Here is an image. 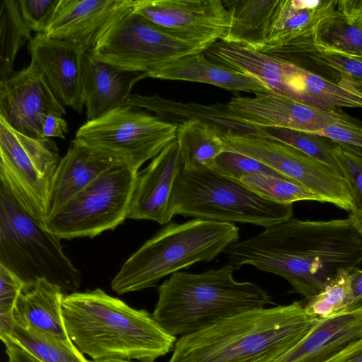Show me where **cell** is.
<instances>
[{
    "label": "cell",
    "mask_w": 362,
    "mask_h": 362,
    "mask_svg": "<svg viewBox=\"0 0 362 362\" xmlns=\"http://www.w3.org/2000/svg\"><path fill=\"white\" fill-rule=\"evenodd\" d=\"M233 270L244 265L285 279L306 299L322 291L341 270L360 268L362 238L347 218H291L230 246Z\"/></svg>",
    "instance_id": "6da1fadb"
},
{
    "label": "cell",
    "mask_w": 362,
    "mask_h": 362,
    "mask_svg": "<svg viewBox=\"0 0 362 362\" xmlns=\"http://www.w3.org/2000/svg\"><path fill=\"white\" fill-rule=\"evenodd\" d=\"M319 320L301 301L248 310L180 337L168 362H270Z\"/></svg>",
    "instance_id": "7a4b0ae2"
},
{
    "label": "cell",
    "mask_w": 362,
    "mask_h": 362,
    "mask_svg": "<svg viewBox=\"0 0 362 362\" xmlns=\"http://www.w3.org/2000/svg\"><path fill=\"white\" fill-rule=\"evenodd\" d=\"M62 315L71 341L94 361L153 362L177 341L146 310L133 308L100 288L64 295Z\"/></svg>",
    "instance_id": "3957f363"
},
{
    "label": "cell",
    "mask_w": 362,
    "mask_h": 362,
    "mask_svg": "<svg viewBox=\"0 0 362 362\" xmlns=\"http://www.w3.org/2000/svg\"><path fill=\"white\" fill-rule=\"evenodd\" d=\"M228 264L192 274L177 272L158 287L152 313L170 335L182 337L221 320L274 303L260 286L238 281Z\"/></svg>",
    "instance_id": "277c9868"
},
{
    "label": "cell",
    "mask_w": 362,
    "mask_h": 362,
    "mask_svg": "<svg viewBox=\"0 0 362 362\" xmlns=\"http://www.w3.org/2000/svg\"><path fill=\"white\" fill-rule=\"evenodd\" d=\"M238 241L233 223L194 218L168 223L127 259L111 288L122 295L156 286L166 276L214 259Z\"/></svg>",
    "instance_id": "5b68a950"
},
{
    "label": "cell",
    "mask_w": 362,
    "mask_h": 362,
    "mask_svg": "<svg viewBox=\"0 0 362 362\" xmlns=\"http://www.w3.org/2000/svg\"><path fill=\"white\" fill-rule=\"evenodd\" d=\"M293 211V204L265 199L210 168L182 169L168 205L170 220L180 215L221 223H250L264 228L290 219Z\"/></svg>",
    "instance_id": "8992f818"
},
{
    "label": "cell",
    "mask_w": 362,
    "mask_h": 362,
    "mask_svg": "<svg viewBox=\"0 0 362 362\" xmlns=\"http://www.w3.org/2000/svg\"><path fill=\"white\" fill-rule=\"evenodd\" d=\"M61 239L23 211L0 186V264L32 286L39 279L75 289L81 278Z\"/></svg>",
    "instance_id": "52a82bcc"
},
{
    "label": "cell",
    "mask_w": 362,
    "mask_h": 362,
    "mask_svg": "<svg viewBox=\"0 0 362 362\" xmlns=\"http://www.w3.org/2000/svg\"><path fill=\"white\" fill-rule=\"evenodd\" d=\"M61 159L53 140L25 136L0 117V186L43 226Z\"/></svg>",
    "instance_id": "ba28073f"
},
{
    "label": "cell",
    "mask_w": 362,
    "mask_h": 362,
    "mask_svg": "<svg viewBox=\"0 0 362 362\" xmlns=\"http://www.w3.org/2000/svg\"><path fill=\"white\" fill-rule=\"evenodd\" d=\"M138 173L114 165L50 215L45 228L61 240L115 229L128 218Z\"/></svg>",
    "instance_id": "9c48e42d"
},
{
    "label": "cell",
    "mask_w": 362,
    "mask_h": 362,
    "mask_svg": "<svg viewBox=\"0 0 362 362\" xmlns=\"http://www.w3.org/2000/svg\"><path fill=\"white\" fill-rule=\"evenodd\" d=\"M177 127V124L125 104L85 122L74 139L139 172L176 139Z\"/></svg>",
    "instance_id": "30bf717a"
},
{
    "label": "cell",
    "mask_w": 362,
    "mask_h": 362,
    "mask_svg": "<svg viewBox=\"0 0 362 362\" xmlns=\"http://www.w3.org/2000/svg\"><path fill=\"white\" fill-rule=\"evenodd\" d=\"M203 52L137 14L132 6L105 32L91 54L122 71L148 78L182 58Z\"/></svg>",
    "instance_id": "8fae6325"
},
{
    "label": "cell",
    "mask_w": 362,
    "mask_h": 362,
    "mask_svg": "<svg viewBox=\"0 0 362 362\" xmlns=\"http://www.w3.org/2000/svg\"><path fill=\"white\" fill-rule=\"evenodd\" d=\"M221 139L224 151L258 160L313 192L322 202L330 203L349 212L355 209L352 192L337 170L269 137L229 133Z\"/></svg>",
    "instance_id": "7c38bea8"
},
{
    "label": "cell",
    "mask_w": 362,
    "mask_h": 362,
    "mask_svg": "<svg viewBox=\"0 0 362 362\" xmlns=\"http://www.w3.org/2000/svg\"><path fill=\"white\" fill-rule=\"evenodd\" d=\"M133 10L204 52L228 33L230 13L221 0H134Z\"/></svg>",
    "instance_id": "4fadbf2b"
},
{
    "label": "cell",
    "mask_w": 362,
    "mask_h": 362,
    "mask_svg": "<svg viewBox=\"0 0 362 362\" xmlns=\"http://www.w3.org/2000/svg\"><path fill=\"white\" fill-rule=\"evenodd\" d=\"M227 104L240 120L262 129L282 128L318 134L334 124H361L339 108L313 107L271 90L252 98H233Z\"/></svg>",
    "instance_id": "5bb4252c"
},
{
    "label": "cell",
    "mask_w": 362,
    "mask_h": 362,
    "mask_svg": "<svg viewBox=\"0 0 362 362\" xmlns=\"http://www.w3.org/2000/svg\"><path fill=\"white\" fill-rule=\"evenodd\" d=\"M49 114L63 117L66 110L33 64L0 81V117L18 132L45 139L42 127Z\"/></svg>",
    "instance_id": "9a60e30c"
},
{
    "label": "cell",
    "mask_w": 362,
    "mask_h": 362,
    "mask_svg": "<svg viewBox=\"0 0 362 362\" xmlns=\"http://www.w3.org/2000/svg\"><path fill=\"white\" fill-rule=\"evenodd\" d=\"M134 0H59L44 34L91 53L105 32Z\"/></svg>",
    "instance_id": "2e32d148"
},
{
    "label": "cell",
    "mask_w": 362,
    "mask_h": 362,
    "mask_svg": "<svg viewBox=\"0 0 362 362\" xmlns=\"http://www.w3.org/2000/svg\"><path fill=\"white\" fill-rule=\"evenodd\" d=\"M30 64L42 74L55 97L63 105L79 114L84 106L82 60L86 52L66 40L37 33L28 46Z\"/></svg>",
    "instance_id": "e0dca14e"
},
{
    "label": "cell",
    "mask_w": 362,
    "mask_h": 362,
    "mask_svg": "<svg viewBox=\"0 0 362 362\" xmlns=\"http://www.w3.org/2000/svg\"><path fill=\"white\" fill-rule=\"evenodd\" d=\"M182 169L175 139L138 173L128 218L153 221L161 225L168 223L171 221L168 205L173 188Z\"/></svg>",
    "instance_id": "ac0fdd59"
},
{
    "label": "cell",
    "mask_w": 362,
    "mask_h": 362,
    "mask_svg": "<svg viewBox=\"0 0 362 362\" xmlns=\"http://www.w3.org/2000/svg\"><path fill=\"white\" fill-rule=\"evenodd\" d=\"M362 337V303L320 319L291 349L270 362H325Z\"/></svg>",
    "instance_id": "d6986e66"
},
{
    "label": "cell",
    "mask_w": 362,
    "mask_h": 362,
    "mask_svg": "<svg viewBox=\"0 0 362 362\" xmlns=\"http://www.w3.org/2000/svg\"><path fill=\"white\" fill-rule=\"evenodd\" d=\"M127 104L152 112L160 119L177 124L187 120L204 122L214 128L221 137L229 133H237L271 138L265 129L240 120L231 112L228 104L185 103L158 95H143L138 93L130 94Z\"/></svg>",
    "instance_id": "ffe728a7"
},
{
    "label": "cell",
    "mask_w": 362,
    "mask_h": 362,
    "mask_svg": "<svg viewBox=\"0 0 362 362\" xmlns=\"http://www.w3.org/2000/svg\"><path fill=\"white\" fill-rule=\"evenodd\" d=\"M144 74L122 71L85 52L82 60L83 102L87 121L127 104L134 85Z\"/></svg>",
    "instance_id": "44dd1931"
},
{
    "label": "cell",
    "mask_w": 362,
    "mask_h": 362,
    "mask_svg": "<svg viewBox=\"0 0 362 362\" xmlns=\"http://www.w3.org/2000/svg\"><path fill=\"white\" fill-rule=\"evenodd\" d=\"M117 163H122L73 139L66 154L62 158L55 173L47 218Z\"/></svg>",
    "instance_id": "7402d4cb"
},
{
    "label": "cell",
    "mask_w": 362,
    "mask_h": 362,
    "mask_svg": "<svg viewBox=\"0 0 362 362\" xmlns=\"http://www.w3.org/2000/svg\"><path fill=\"white\" fill-rule=\"evenodd\" d=\"M310 35L288 42L272 55L362 92V57L320 48Z\"/></svg>",
    "instance_id": "603a6c76"
},
{
    "label": "cell",
    "mask_w": 362,
    "mask_h": 362,
    "mask_svg": "<svg viewBox=\"0 0 362 362\" xmlns=\"http://www.w3.org/2000/svg\"><path fill=\"white\" fill-rule=\"evenodd\" d=\"M62 288L37 279L19 296L13 313L14 324L72 342L64 322Z\"/></svg>",
    "instance_id": "cb8c5ba5"
},
{
    "label": "cell",
    "mask_w": 362,
    "mask_h": 362,
    "mask_svg": "<svg viewBox=\"0 0 362 362\" xmlns=\"http://www.w3.org/2000/svg\"><path fill=\"white\" fill-rule=\"evenodd\" d=\"M149 77L205 83L228 90L244 91L255 95L271 90L256 77L215 63L202 52L182 58Z\"/></svg>",
    "instance_id": "d4e9b609"
},
{
    "label": "cell",
    "mask_w": 362,
    "mask_h": 362,
    "mask_svg": "<svg viewBox=\"0 0 362 362\" xmlns=\"http://www.w3.org/2000/svg\"><path fill=\"white\" fill-rule=\"evenodd\" d=\"M337 4V0H279L262 52L272 54L294 40L310 35Z\"/></svg>",
    "instance_id": "484cf974"
},
{
    "label": "cell",
    "mask_w": 362,
    "mask_h": 362,
    "mask_svg": "<svg viewBox=\"0 0 362 362\" xmlns=\"http://www.w3.org/2000/svg\"><path fill=\"white\" fill-rule=\"evenodd\" d=\"M230 23L223 42L262 52L279 0H224Z\"/></svg>",
    "instance_id": "4316f807"
},
{
    "label": "cell",
    "mask_w": 362,
    "mask_h": 362,
    "mask_svg": "<svg viewBox=\"0 0 362 362\" xmlns=\"http://www.w3.org/2000/svg\"><path fill=\"white\" fill-rule=\"evenodd\" d=\"M176 140L183 169L186 170L209 168L224 151L223 141L217 131L197 120L177 124Z\"/></svg>",
    "instance_id": "83f0119b"
},
{
    "label": "cell",
    "mask_w": 362,
    "mask_h": 362,
    "mask_svg": "<svg viewBox=\"0 0 362 362\" xmlns=\"http://www.w3.org/2000/svg\"><path fill=\"white\" fill-rule=\"evenodd\" d=\"M310 38L320 48L362 57V23L337 4L318 23Z\"/></svg>",
    "instance_id": "f1b7e54d"
},
{
    "label": "cell",
    "mask_w": 362,
    "mask_h": 362,
    "mask_svg": "<svg viewBox=\"0 0 362 362\" xmlns=\"http://www.w3.org/2000/svg\"><path fill=\"white\" fill-rule=\"evenodd\" d=\"M6 338L12 339L41 362H89L73 342L14 323Z\"/></svg>",
    "instance_id": "f546056e"
},
{
    "label": "cell",
    "mask_w": 362,
    "mask_h": 362,
    "mask_svg": "<svg viewBox=\"0 0 362 362\" xmlns=\"http://www.w3.org/2000/svg\"><path fill=\"white\" fill-rule=\"evenodd\" d=\"M30 30L24 23L17 0H1L0 5V81L7 79L15 71L17 53L26 41Z\"/></svg>",
    "instance_id": "4dcf8cb0"
},
{
    "label": "cell",
    "mask_w": 362,
    "mask_h": 362,
    "mask_svg": "<svg viewBox=\"0 0 362 362\" xmlns=\"http://www.w3.org/2000/svg\"><path fill=\"white\" fill-rule=\"evenodd\" d=\"M260 197L279 204L288 205L301 201L322 202L317 195L286 178L262 174H248L238 181Z\"/></svg>",
    "instance_id": "1f68e13d"
},
{
    "label": "cell",
    "mask_w": 362,
    "mask_h": 362,
    "mask_svg": "<svg viewBox=\"0 0 362 362\" xmlns=\"http://www.w3.org/2000/svg\"><path fill=\"white\" fill-rule=\"evenodd\" d=\"M349 272L340 271L322 291L307 298L305 311L324 319L354 308Z\"/></svg>",
    "instance_id": "d6a6232c"
},
{
    "label": "cell",
    "mask_w": 362,
    "mask_h": 362,
    "mask_svg": "<svg viewBox=\"0 0 362 362\" xmlns=\"http://www.w3.org/2000/svg\"><path fill=\"white\" fill-rule=\"evenodd\" d=\"M265 129L272 139L289 145L339 172L334 155L337 143L333 141L322 135L306 132L282 128Z\"/></svg>",
    "instance_id": "836d02e7"
},
{
    "label": "cell",
    "mask_w": 362,
    "mask_h": 362,
    "mask_svg": "<svg viewBox=\"0 0 362 362\" xmlns=\"http://www.w3.org/2000/svg\"><path fill=\"white\" fill-rule=\"evenodd\" d=\"M209 168L236 182L242 176L248 174H262L285 178L257 160L229 151H224L220 154Z\"/></svg>",
    "instance_id": "e575fe53"
},
{
    "label": "cell",
    "mask_w": 362,
    "mask_h": 362,
    "mask_svg": "<svg viewBox=\"0 0 362 362\" xmlns=\"http://www.w3.org/2000/svg\"><path fill=\"white\" fill-rule=\"evenodd\" d=\"M334 155L339 173L352 192L355 209L362 211V155L337 143Z\"/></svg>",
    "instance_id": "d590c367"
},
{
    "label": "cell",
    "mask_w": 362,
    "mask_h": 362,
    "mask_svg": "<svg viewBox=\"0 0 362 362\" xmlns=\"http://www.w3.org/2000/svg\"><path fill=\"white\" fill-rule=\"evenodd\" d=\"M59 0H18L21 16L30 30L43 33Z\"/></svg>",
    "instance_id": "8d00e7d4"
},
{
    "label": "cell",
    "mask_w": 362,
    "mask_h": 362,
    "mask_svg": "<svg viewBox=\"0 0 362 362\" xmlns=\"http://www.w3.org/2000/svg\"><path fill=\"white\" fill-rule=\"evenodd\" d=\"M26 287L21 277L0 264V313H13L19 296Z\"/></svg>",
    "instance_id": "74e56055"
},
{
    "label": "cell",
    "mask_w": 362,
    "mask_h": 362,
    "mask_svg": "<svg viewBox=\"0 0 362 362\" xmlns=\"http://www.w3.org/2000/svg\"><path fill=\"white\" fill-rule=\"evenodd\" d=\"M317 134L337 144L362 148V124H334L325 127Z\"/></svg>",
    "instance_id": "f35d334b"
},
{
    "label": "cell",
    "mask_w": 362,
    "mask_h": 362,
    "mask_svg": "<svg viewBox=\"0 0 362 362\" xmlns=\"http://www.w3.org/2000/svg\"><path fill=\"white\" fill-rule=\"evenodd\" d=\"M68 132V124L63 117L54 114L47 115L42 127L43 138L57 137L64 139Z\"/></svg>",
    "instance_id": "ab89813d"
},
{
    "label": "cell",
    "mask_w": 362,
    "mask_h": 362,
    "mask_svg": "<svg viewBox=\"0 0 362 362\" xmlns=\"http://www.w3.org/2000/svg\"><path fill=\"white\" fill-rule=\"evenodd\" d=\"M325 362H362V337Z\"/></svg>",
    "instance_id": "60d3db41"
},
{
    "label": "cell",
    "mask_w": 362,
    "mask_h": 362,
    "mask_svg": "<svg viewBox=\"0 0 362 362\" xmlns=\"http://www.w3.org/2000/svg\"><path fill=\"white\" fill-rule=\"evenodd\" d=\"M8 362H41L10 338L4 339Z\"/></svg>",
    "instance_id": "b9f144b4"
},
{
    "label": "cell",
    "mask_w": 362,
    "mask_h": 362,
    "mask_svg": "<svg viewBox=\"0 0 362 362\" xmlns=\"http://www.w3.org/2000/svg\"><path fill=\"white\" fill-rule=\"evenodd\" d=\"M351 285L352 288L354 306L362 303V269L360 268L349 272Z\"/></svg>",
    "instance_id": "7bdbcfd3"
},
{
    "label": "cell",
    "mask_w": 362,
    "mask_h": 362,
    "mask_svg": "<svg viewBox=\"0 0 362 362\" xmlns=\"http://www.w3.org/2000/svg\"><path fill=\"white\" fill-rule=\"evenodd\" d=\"M348 218L362 238V211L354 209L350 212Z\"/></svg>",
    "instance_id": "ee69618b"
},
{
    "label": "cell",
    "mask_w": 362,
    "mask_h": 362,
    "mask_svg": "<svg viewBox=\"0 0 362 362\" xmlns=\"http://www.w3.org/2000/svg\"><path fill=\"white\" fill-rule=\"evenodd\" d=\"M352 13L354 17L362 23V0H356L352 5Z\"/></svg>",
    "instance_id": "f6af8a7d"
},
{
    "label": "cell",
    "mask_w": 362,
    "mask_h": 362,
    "mask_svg": "<svg viewBox=\"0 0 362 362\" xmlns=\"http://www.w3.org/2000/svg\"><path fill=\"white\" fill-rule=\"evenodd\" d=\"M89 362H135L132 361V360L124 359V358H108V359H104V360H99V361H89ZM142 362V361H139Z\"/></svg>",
    "instance_id": "bcb514c9"
},
{
    "label": "cell",
    "mask_w": 362,
    "mask_h": 362,
    "mask_svg": "<svg viewBox=\"0 0 362 362\" xmlns=\"http://www.w3.org/2000/svg\"><path fill=\"white\" fill-rule=\"evenodd\" d=\"M348 146V145H346ZM350 148L355 151L356 152L360 153L362 155V148L356 147V146H348Z\"/></svg>",
    "instance_id": "7dc6e473"
}]
</instances>
